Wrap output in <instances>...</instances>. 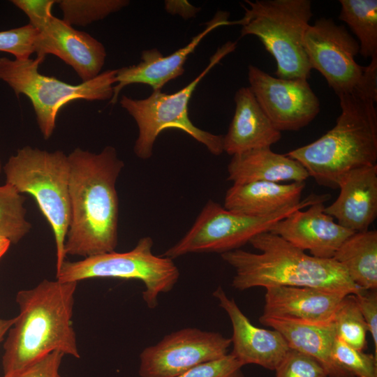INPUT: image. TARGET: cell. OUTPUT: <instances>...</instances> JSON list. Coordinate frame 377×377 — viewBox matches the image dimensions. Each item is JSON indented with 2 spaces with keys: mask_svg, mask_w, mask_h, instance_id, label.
Instances as JSON below:
<instances>
[{
  "mask_svg": "<svg viewBox=\"0 0 377 377\" xmlns=\"http://www.w3.org/2000/svg\"><path fill=\"white\" fill-rule=\"evenodd\" d=\"M248 79L261 109L280 132L300 130L320 112L319 100L306 79L275 77L251 64Z\"/></svg>",
  "mask_w": 377,
  "mask_h": 377,
  "instance_id": "4fadbf2b",
  "label": "cell"
},
{
  "mask_svg": "<svg viewBox=\"0 0 377 377\" xmlns=\"http://www.w3.org/2000/svg\"><path fill=\"white\" fill-rule=\"evenodd\" d=\"M38 31L31 24L0 31V51L13 54L15 59H28L34 53Z\"/></svg>",
  "mask_w": 377,
  "mask_h": 377,
  "instance_id": "4dcf8cb0",
  "label": "cell"
},
{
  "mask_svg": "<svg viewBox=\"0 0 377 377\" xmlns=\"http://www.w3.org/2000/svg\"><path fill=\"white\" fill-rule=\"evenodd\" d=\"M77 282L44 279L16 295L20 313L8 330L2 357L3 374L52 353L80 355L72 316Z\"/></svg>",
  "mask_w": 377,
  "mask_h": 377,
  "instance_id": "3957f363",
  "label": "cell"
},
{
  "mask_svg": "<svg viewBox=\"0 0 377 377\" xmlns=\"http://www.w3.org/2000/svg\"><path fill=\"white\" fill-rule=\"evenodd\" d=\"M325 208V202H319L306 210L297 209L276 223L269 232L304 251H309L312 256L332 258L355 232L336 223Z\"/></svg>",
  "mask_w": 377,
  "mask_h": 377,
  "instance_id": "9a60e30c",
  "label": "cell"
},
{
  "mask_svg": "<svg viewBox=\"0 0 377 377\" xmlns=\"http://www.w3.org/2000/svg\"><path fill=\"white\" fill-rule=\"evenodd\" d=\"M249 243L260 253L238 249L221 254L235 270L232 286L238 290L259 286H304L357 295L363 290L333 258L309 256L269 231L254 236Z\"/></svg>",
  "mask_w": 377,
  "mask_h": 377,
  "instance_id": "277c9868",
  "label": "cell"
},
{
  "mask_svg": "<svg viewBox=\"0 0 377 377\" xmlns=\"http://www.w3.org/2000/svg\"><path fill=\"white\" fill-rule=\"evenodd\" d=\"M241 37L257 36L275 59L276 75L308 80L311 70L303 38L313 16L309 0H246Z\"/></svg>",
  "mask_w": 377,
  "mask_h": 377,
  "instance_id": "8992f818",
  "label": "cell"
},
{
  "mask_svg": "<svg viewBox=\"0 0 377 377\" xmlns=\"http://www.w3.org/2000/svg\"><path fill=\"white\" fill-rule=\"evenodd\" d=\"M11 2L22 10L29 20V24L36 29L52 14L54 0H13Z\"/></svg>",
  "mask_w": 377,
  "mask_h": 377,
  "instance_id": "e575fe53",
  "label": "cell"
},
{
  "mask_svg": "<svg viewBox=\"0 0 377 377\" xmlns=\"http://www.w3.org/2000/svg\"><path fill=\"white\" fill-rule=\"evenodd\" d=\"M303 43L311 69L319 71L338 96L359 84L364 71L355 60L359 43L343 26L320 18L309 25Z\"/></svg>",
  "mask_w": 377,
  "mask_h": 377,
  "instance_id": "7c38bea8",
  "label": "cell"
},
{
  "mask_svg": "<svg viewBox=\"0 0 377 377\" xmlns=\"http://www.w3.org/2000/svg\"><path fill=\"white\" fill-rule=\"evenodd\" d=\"M333 323L336 336L348 346L364 351L368 327L355 295H346L337 310Z\"/></svg>",
  "mask_w": 377,
  "mask_h": 377,
  "instance_id": "4316f807",
  "label": "cell"
},
{
  "mask_svg": "<svg viewBox=\"0 0 377 377\" xmlns=\"http://www.w3.org/2000/svg\"><path fill=\"white\" fill-rule=\"evenodd\" d=\"M328 194L311 193L298 204L265 216H251L226 209L209 200L185 235L163 256L171 259L191 253H223L238 249L256 235L266 231L293 212L316 202H326Z\"/></svg>",
  "mask_w": 377,
  "mask_h": 377,
  "instance_id": "30bf717a",
  "label": "cell"
},
{
  "mask_svg": "<svg viewBox=\"0 0 377 377\" xmlns=\"http://www.w3.org/2000/svg\"><path fill=\"white\" fill-rule=\"evenodd\" d=\"M15 321V318L10 319L0 318V342L5 334L10 330Z\"/></svg>",
  "mask_w": 377,
  "mask_h": 377,
  "instance_id": "8d00e7d4",
  "label": "cell"
},
{
  "mask_svg": "<svg viewBox=\"0 0 377 377\" xmlns=\"http://www.w3.org/2000/svg\"><path fill=\"white\" fill-rule=\"evenodd\" d=\"M11 242L6 237L0 236V258L8 249Z\"/></svg>",
  "mask_w": 377,
  "mask_h": 377,
  "instance_id": "74e56055",
  "label": "cell"
},
{
  "mask_svg": "<svg viewBox=\"0 0 377 377\" xmlns=\"http://www.w3.org/2000/svg\"><path fill=\"white\" fill-rule=\"evenodd\" d=\"M363 290L377 289V231L356 232L347 238L332 258Z\"/></svg>",
  "mask_w": 377,
  "mask_h": 377,
  "instance_id": "cb8c5ba5",
  "label": "cell"
},
{
  "mask_svg": "<svg viewBox=\"0 0 377 377\" xmlns=\"http://www.w3.org/2000/svg\"><path fill=\"white\" fill-rule=\"evenodd\" d=\"M355 296L373 339L374 355L377 357V289L362 290Z\"/></svg>",
  "mask_w": 377,
  "mask_h": 377,
  "instance_id": "836d02e7",
  "label": "cell"
},
{
  "mask_svg": "<svg viewBox=\"0 0 377 377\" xmlns=\"http://www.w3.org/2000/svg\"><path fill=\"white\" fill-rule=\"evenodd\" d=\"M24 197L10 184L0 186V236L17 244L31 228L26 219Z\"/></svg>",
  "mask_w": 377,
  "mask_h": 377,
  "instance_id": "484cf974",
  "label": "cell"
},
{
  "mask_svg": "<svg viewBox=\"0 0 377 377\" xmlns=\"http://www.w3.org/2000/svg\"><path fill=\"white\" fill-rule=\"evenodd\" d=\"M337 200L325 212L355 232L367 230L377 216V165L357 168L338 182Z\"/></svg>",
  "mask_w": 377,
  "mask_h": 377,
  "instance_id": "ac0fdd59",
  "label": "cell"
},
{
  "mask_svg": "<svg viewBox=\"0 0 377 377\" xmlns=\"http://www.w3.org/2000/svg\"><path fill=\"white\" fill-rule=\"evenodd\" d=\"M259 321L281 333L290 348L317 360L327 372V377H354L339 364L333 356L337 337L333 321L311 323L263 316L259 318Z\"/></svg>",
  "mask_w": 377,
  "mask_h": 377,
  "instance_id": "44dd1931",
  "label": "cell"
},
{
  "mask_svg": "<svg viewBox=\"0 0 377 377\" xmlns=\"http://www.w3.org/2000/svg\"><path fill=\"white\" fill-rule=\"evenodd\" d=\"M230 345L231 339L218 332L182 329L142 351L138 374L140 377H177L228 355Z\"/></svg>",
  "mask_w": 377,
  "mask_h": 377,
  "instance_id": "8fae6325",
  "label": "cell"
},
{
  "mask_svg": "<svg viewBox=\"0 0 377 377\" xmlns=\"http://www.w3.org/2000/svg\"><path fill=\"white\" fill-rule=\"evenodd\" d=\"M304 187L305 182L233 184L226 192L223 207L248 216H265L298 204Z\"/></svg>",
  "mask_w": 377,
  "mask_h": 377,
  "instance_id": "7402d4cb",
  "label": "cell"
},
{
  "mask_svg": "<svg viewBox=\"0 0 377 377\" xmlns=\"http://www.w3.org/2000/svg\"><path fill=\"white\" fill-rule=\"evenodd\" d=\"M6 183L35 199L50 223L57 249V272L66 260L64 244L71 220L68 155L29 146L17 149L3 168Z\"/></svg>",
  "mask_w": 377,
  "mask_h": 377,
  "instance_id": "5b68a950",
  "label": "cell"
},
{
  "mask_svg": "<svg viewBox=\"0 0 377 377\" xmlns=\"http://www.w3.org/2000/svg\"><path fill=\"white\" fill-rule=\"evenodd\" d=\"M68 24L85 27L127 6V0H59L56 1Z\"/></svg>",
  "mask_w": 377,
  "mask_h": 377,
  "instance_id": "83f0119b",
  "label": "cell"
},
{
  "mask_svg": "<svg viewBox=\"0 0 377 377\" xmlns=\"http://www.w3.org/2000/svg\"><path fill=\"white\" fill-rule=\"evenodd\" d=\"M340 20L346 22L359 40L360 54H377V1L341 0Z\"/></svg>",
  "mask_w": 377,
  "mask_h": 377,
  "instance_id": "d4e9b609",
  "label": "cell"
},
{
  "mask_svg": "<svg viewBox=\"0 0 377 377\" xmlns=\"http://www.w3.org/2000/svg\"><path fill=\"white\" fill-rule=\"evenodd\" d=\"M153 240L150 237L139 239L129 251H115L71 262L65 260L56 280L61 282H78L81 280L110 278L136 279L145 286L142 297L147 306L155 308L160 293L171 290L179 277L178 267L172 259L153 253Z\"/></svg>",
  "mask_w": 377,
  "mask_h": 377,
  "instance_id": "9c48e42d",
  "label": "cell"
},
{
  "mask_svg": "<svg viewBox=\"0 0 377 377\" xmlns=\"http://www.w3.org/2000/svg\"><path fill=\"white\" fill-rule=\"evenodd\" d=\"M235 110L227 133L223 137V151L233 156L261 147H270L281 138L249 87L235 93Z\"/></svg>",
  "mask_w": 377,
  "mask_h": 377,
  "instance_id": "ffe728a7",
  "label": "cell"
},
{
  "mask_svg": "<svg viewBox=\"0 0 377 377\" xmlns=\"http://www.w3.org/2000/svg\"><path fill=\"white\" fill-rule=\"evenodd\" d=\"M228 16L227 12H217L206 23L205 28L186 45L166 57L156 48L146 50L142 51L141 61L138 64L116 70V84L113 87L110 103H116L121 89L131 84H145L153 91H161L165 84L184 73V66L188 57L209 32L221 26L233 25V22L228 20Z\"/></svg>",
  "mask_w": 377,
  "mask_h": 377,
  "instance_id": "2e32d148",
  "label": "cell"
},
{
  "mask_svg": "<svg viewBox=\"0 0 377 377\" xmlns=\"http://www.w3.org/2000/svg\"><path fill=\"white\" fill-rule=\"evenodd\" d=\"M1 161H0V172H1Z\"/></svg>",
  "mask_w": 377,
  "mask_h": 377,
  "instance_id": "f35d334b",
  "label": "cell"
},
{
  "mask_svg": "<svg viewBox=\"0 0 377 377\" xmlns=\"http://www.w3.org/2000/svg\"><path fill=\"white\" fill-rule=\"evenodd\" d=\"M219 306L228 315L232 336L230 353L242 365L254 364L275 370L290 349L284 337L275 330L256 327L242 313L233 298L219 286L213 293Z\"/></svg>",
  "mask_w": 377,
  "mask_h": 377,
  "instance_id": "e0dca14e",
  "label": "cell"
},
{
  "mask_svg": "<svg viewBox=\"0 0 377 377\" xmlns=\"http://www.w3.org/2000/svg\"><path fill=\"white\" fill-rule=\"evenodd\" d=\"M165 10L171 15H178L184 20L195 17L200 8L195 7L184 0H167L164 3Z\"/></svg>",
  "mask_w": 377,
  "mask_h": 377,
  "instance_id": "d590c367",
  "label": "cell"
},
{
  "mask_svg": "<svg viewBox=\"0 0 377 377\" xmlns=\"http://www.w3.org/2000/svg\"><path fill=\"white\" fill-rule=\"evenodd\" d=\"M274 371L276 377H327L317 360L291 348Z\"/></svg>",
  "mask_w": 377,
  "mask_h": 377,
  "instance_id": "f546056e",
  "label": "cell"
},
{
  "mask_svg": "<svg viewBox=\"0 0 377 377\" xmlns=\"http://www.w3.org/2000/svg\"><path fill=\"white\" fill-rule=\"evenodd\" d=\"M45 58L10 59L0 57V80L5 82L18 96L25 95L31 101L36 121L44 139L53 133L60 110L70 102L111 100L116 83V70H107L95 78L78 84H71L54 77L39 73Z\"/></svg>",
  "mask_w": 377,
  "mask_h": 377,
  "instance_id": "ba28073f",
  "label": "cell"
},
{
  "mask_svg": "<svg viewBox=\"0 0 377 377\" xmlns=\"http://www.w3.org/2000/svg\"><path fill=\"white\" fill-rule=\"evenodd\" d=\"M34 52L45 57L53 54L71 66L82 80L89 81L100 74L106 51L90 34L74 29L51 15L36 29Z\"/></svg>",
  "mask_w": 377,
  "mask_h": 377,
  "instance_id": "5bb4252c",
  "label": "cell"
},
{
  "mask_svg": "<svg viewBox=\"0 0 377 377\" xmlns=\"http://www.w3.org/2000/svg\"><path fill=\"white\" fill-rule=\"evenodd\" d=\"M236 43L228 42L219 47L211 57L208 65L189 84L173 94L153 91L147 98L135 99L122 96L121 106L134 119L138 128V135L133 151L140 158H149L158 135L165 129H179L216 156L223 152V137L195 126L188 117V103L202 79L222 58L235 48Z\"/></svg>",
  "mask_w": 377,
  "mask_h": 377,
  "instance_id": "52a82bcc",
  "label": "cell"
},
{
  "mask_svg": "<svg viewBox=\"0 0 377 377\" xmlns=\"http://www.w3.org/2000/svg\"><path fill=\"white\" fill-rule=\"evenodd\" d=\"M68 158L71 220L66 255L84 258L114 251L118 242L116 182L124 162L112 146L98 154L75 148Z\"/></svg>",
  "mask_w": 377,
  "mask_h": 377,
  "instance_id": "6da1fadb",
  "label": "cell"
},
{
  "mask_svg": "<svg viewBox=\"0 0 377 377\" xmlns=\"http://www.w3.org/2000/svg\"><path fill=\"white\" fill-rule=\"evenodd\" d=\"M265 289L261 316L311 323L333 321L346 295L304 286H271Z\"/></svg>",
  "mask_w": 377,
  "mask_h": 377,
  "instance_id": "d6986e66",
  "label": "cell"
},
{
  "mask_svg": "<svg viewBox=\"0 0 377 377\" xmlns=\"http://www.w3.org/2000/svg\"><path fill=\"white\" fill-rule=\"evenodd\" d=\"M242 367L228 353L221 358L194 367L177 377H244Z\"/></svg>",
  "mask_w": 377,
  "mask_h": 377,
  "instance_id": "1f68e13d",
  "label": "cell"
},
{
  "mask_svg": "<svg viewBox=\"0 0 377 377\" xmlns=\"http://www.w3.org/2000/svg\"><path fill=\"white\" fill-rule=\"evenodd\" d=\"M228 179L233 184L254 182H302L309 177L304 166L270 147L251 149L232 156L228 165Z\"/></svg>",
  "mask_w": 377,
  "mask_h": 377,
  "instance_id": "603a6c76",
  "label": "cell"
},
{
  "mask_svg": "<svg viewBox=\"0 0 377 377\" xmlns=\"http://www.w3.org/2000/svg\"><path fill=\"white\" fill-rule=\"evenodd\" d=\"M338 96L341 111L335 126L286 154L300 162L318 184L332 188L350 170L377 165V61L364 67L355 88Z\"/></svg>",
  "mask_w": 377,
  "mask_h": 377,
  "instance_id": "7a4b0ae2",
  "label": "cell"
},
{
  "mask_svg": "<svg viewBox=\"0 0 377 377\" xmlns=\"http://www.w3.org/2000/svg\"><path fill=\"white\" fill-rule=\"evenodd\" d=\"M63 356L60 352H52L3 377H61L59 369Z\"/></svg>",
  "mask_w": 377,
  "mask_h": 377,
  "instance_id": "d6a6232c",
  "label": "cell"
},
{
  "mask_svg": "<svg viewBox=\"0 0 377 377\" xmlns=\"http://www.w3.org/2000/svg\"><path fill=\"white\" fill-rule=\"evenodd\" d=\"M333 356L354 377H377V357L355 349L336 337Z\"/></svg>",
  "mask_w": 377,
  "mask_h": 377,
  "instance_id": "f1b7e54d",
  "label": "cell"
}]
</instances>
